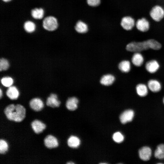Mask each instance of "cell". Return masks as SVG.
<instances>
[{
  "instance_id": "1",
  "label": "cell",
  "mask_w": 164,
  "mask_h": 164,
  "mask_svg": "<svg viewBox=\"0 0 164 164\" xmlns=\"http://www.w3.org/2000/svg\"><path fill=\"white\" fill-rule=\"evenodd\" d=\"M162 47L159 42L154 39H149L141 41H132L127 44L126 50L130 52H140L151 49L159 50Z\"/></svg>"
},
{
  "instance_id": "2",
  "label": "cell",
  "mask_w": 164,
  "mask_h": 164,
  "mask_svg": "<svg viewBox=\"0 0 164 164\" xmlns=\"http://www.w3.org/2000/svg\"><path fill=\"white\" fill-rule=\"evenodd\" d=\"M4 113L9 120L20 122L25 118L26 109L21 104H11L5 107L4 110Z\"/></svg>"
},
{
  "instance_id": "3",
  "label": "cell",
  "mask_w": 164,
  "mask_h": 164,
  "mask_svg": "<svg viewBox=\"0 0 164 164\" xmlns=\"http://www.w3.org/2000/svg\"><path fill=\"white\" fill-rule=\"evenodd\" d=\"M149 15L154 21L159 22L164 18V9L159 5H155L151 9Z\"/></svg>"
},
{
  "instance_id": "4",
  "label": "cell",
  "mask_w": 164,
  "mask_h": 164,
  "mask_svg": "<svg viewBox=\"0 0 164 164\" xmlns=\"http://www.w3.org/2000/svg\"><path fill=\"white\" fill-rule=\"evenodd\" d=\"M136 21L132 16L126 15L121 19L120 24L122 28L126 31H130L135 26Z\"/></svg>"
},
{
  "instance_id": "5",
  "label": "cell",
  "mask_w": 164,
  "mask_h": 164,
  "mask_svg": "<svg viewBox=\"0 0 164 164\" xmlns=\"http://www.w3.org/2000/svg\"><path fill=\"white\" fill-rule=\"evenodd\" d=\"M43 28L48 31H52L56 29L58 27L56 19L54 17L50 16L45 18L43 21Z\"/></svg>"
},
{
  "instance_id": "6",
  "label": "cell",
  "mask_w": 164,
  "mask_h": 164,
  "mask_svg": "<svg viewBox=\"0 0 164 164\" xmlns=\"http://www.w3.org/2000/svg\"><path fill=\"white\" fill-rule=\"evenodd\" d=\"M135 27L138 31L142 32H146L149 29L150 23L146 18L142 17L136 21Z\"/></svg>"
},
{
  "instance_id": "7",
  "label": "cell",
  "mask_w": 164,
  "mask_h": 164,
  "mask_svg": "<svg viewBox=\"0 0 164 164\" xmlns=\"http://www.w3.org/2000/svg\"><path fill=\"white\" fill-rule=\"evenodd\" d=\"M44 144L46 147L49 149L55 148L59 145L57 138L52 135H48L45 138Z\"/></svg>"
},
{
  "instance_id": "8",
  "label": "cell",
  "mask_w": 164,
  "mask_h": 164,
  "mask_svg": "<svg viewBox=\"0 0 164 164\" xmlns=\"http://www.w3.org/2000/svg\"><path fill=\"white\" fill-rule=\"evenodd\" d=\"M160 64L156 60H150L146 63L145 68L146 70L150 73H154L157 72L160 68Z\"/></svg>"
},
{
  "instance_id": "9",
  "label": "cell",
  "mask_w": 164,
  "mask_h": 164,
  "mask_svg": "<svg viewBox=\"0 0 164 164\" xmlns=\"http://www.w3.org/2000/svg\"><path fill=\"white\" fill-rule=\"evenodd\" d=\"M135 113L132 109H128L124 111L120 115L121 122L125 124L132 121L134 116Z\"/></svg>"
},
{
  "instance_id": "10",
  "label": "cell",
  "mask_w": 164,
  "mask_h": 164,
  "mask_svg": "<svg viewBox=\"0 0 164 164\" xmlns=\"http://www.w3.org/2000/svg\"><path fill=\"white\" fill-rule=\"evenodd\" d=\"M29 105L31 109L36 112L41 111L44 107L43 101L39 98H34L31 99Z\"/></svg>"
},
{
  "instance_id": "11",
  "label": "cell",
  "mask_w": 164,
  "mask_h": 164,
  "mask_svg": "<svg viewBox=\"0 0 164 164\" xmlns=\"http://www.w3.org/2000/svg\"><path fill=\"white\" fill-rule=\"evenodd\" d=\"M31 125L34 132L36 134L41 133L46 128V125L38 119H35L32 121Z\"/></svg>"
},
{
  "instance_id": "12",
  "label": "cell",
  "mask_w": 164,
  "mask_h": 164,
  "mask_svg": "<svg viewBox=\"0 0 164 164\" xmlns=\"http://www.w3.org/2000/svg\"><path fill=\"white\" fill-rule=\"evenodd\" d=\"M138 155L140 159L144 161L149 160L152 156V151L149 147L145 146L141 148L138 151Z\"/></svg>"
},
{
  "instance_id": "13",
  "label": "cell",
  "mask_w": 164,
  "mask_h": 164,
  "mask_svg": "<svg viewBox=\"0 0 164 164\" xmlns=\"http://www.w3.org/2000/svg\"><path fill=\"white\" fill-rule=\"evenodd\" d=\"M147 86L149 89L153 93H157L162 89V86L160 82L155 79H151L148 80Z\"/></svg>"
},
{
  "instance_id": "14",
  "label": "cell",
  "mask_w": 164,
  "mask_h": 164,
  "mask_svg": "<svg viewBox=\"0 0 164 164\" xmlns=\"http://www.w3.org/2000/svg\"><path fill=\"white\" fill-rule=\"evenodd\" d=\"M60 103V101L58 99L57 96L55 94H51L46 99V105L53 108L59 107Z\"/></svg>"
},
{
  "instance_id": "15",
  "label": "cell",
  "mask_w": 164,
  "mask_h": 164,
  "mask_svg": "<svg viewBox=\"0 0 164 164\" xmlns=\"http://www.w3.org/2000/svg\"><path fill=\"white\" fill-rule=\"evenodd\" d=\"M131 61L132 63L135 66L140 67L143 64L144 59L140 52H135L132 56Z\"/></svg>"
},
{
  "instance_id": "16",
  "label": "cell",
  "mask_w": 164,
  "mask_h": 164,
  "mask_svg": "<svg viewBox=\"0 0 164 164\" xmlns=\"http://www.w3.org/2000/svg\"><path fill=\"white\" fill-rule=\"evenodd\" d=\"M148 90L147 85L142 83L138 84L135 87L137 94L141 97L146 96L148 93Z\"/></svg>"
},
{
  "instance_id": "17",
  "label": "cell",
  "mask_w": 164,
  "mask_h": 164,
  "mask_svg": "<svg viewBox=\"0 0 164 164\" xmlns=\"http://www.w3.org/2000/svg\"><path fill=\"white\" fill-rule=\"evenodd\" d=\"M7 97L12 100H16L19 96V92L17 88L14 86L9 87L6 92Z\"/></svg>"
},
{
  "instance_id": "18",
  "label": "cell",
  "mask_w": 164,
  "mask_h": 164,
  "mask_svg": "<svg viewBox=\"0 0 164 164\" xmlns=\"http://www.w3.org/2000/svg\"><path fill=\"white\" fill-rule=\"evenodd\" d=\"M78 102V99L76 97H72L69 98L66 102L67 108L70 111H74L77 107Z\"/></svg>"
},
{
  "instance_id": "19",
  "label": "cell",
  "mask_w": 164,
  "mask_h": 164,
  "mask_svg": "<svg viewBox=\"0 0 164 164\" xmlns=\"http://www.w3.org/2000/svg\"><path fill=\"white\" fill-rule=\"evenodd\" d=\"M75 29L78 33H84L87 32L88 27L87 25L85 22L80 20L76 23L75 26Z\"/></svg>"
},
{
  "instance_id": "20",
  "label": "cell",
  "mask_w": 164,
  "mask_h": 164,
  "mask_svg": "<svg viewBox=\"0 0 164 164\" xmlns=\"http://www.w3.org/2000/svg\"><path fill=\"white\" fill-rule=\"evenodd\" d=\"M114 77L112 75L107 74L103 76L100 80V83L104 86L111 85L115 80Z\"/></svg>"
},
{
  "instance_id": "21",
  "label": "cell",
  "mask_w": 164,
  "mask_h": 164,
  "mask_svg": "<svg viewBox=\"0 0 164 164\" xmlns=\"http://www.w3.org/2000/svg\"><path fill=\"white\" fill-rule=\"evenodd\" d=\"M118 68L121 71L125 73L129 72L131 69V64L128 60H123L118 65Z\"/></svg>"
},
{
  "instance_id": "22",
  "label": "cell",
  "mask_w": 164,
  "mask_h": 164,
  "mask_svg": "<svg viewBox=\"0 0 164 164\" xmlns=\"http://www.w3.org/2000/svg\"><path fill=\"white\" fill-rule=\"evenodd\" d=\"M155 158L159 159H164V144L159 145L157 147L154 153Z\"/></svg>"
},
{
  "instance_id": "23",
  "label": "cell",
  "mask_w": 164,
  "mask_h": 164,
  "mask_svg": "<svg viewBox=\"0 0 164 164\" xmlns=\"http://www.w3.org/2000/svg\"><path fill=\"white\" fill-rule=\"evenodd\" d=\"M67 143L68 145L70 147L76 148L80 145V140L77 137L74 136H71L68 139Z\"/></svg>"
},
{
  "instance_id": "24",
  "label": "cell",
  "mask_w": 164,
  "mask_h": 164,
  "mask_svg": "<svg viewBox=\"0 0 164 164\" xmlns=\"http://www.w3.org/2000/svg\"><path fill=\"white\" fill-rule=\"evenodd\" d=\"M31 15L33 18L36 19H40L43 17L44 11L42 8H36L32 10Z\"/></svg>"
},
{
  "instance_id": "25",
  "label": "cell",
  "mask_w": 164,
  "mask_h": 164,
  "mask_svg": "<svg viewBox=\"0 0 164 164\" xmlns=\"http://www.w3.org/2000/svg\"><path fill=\"white\" fill-rule=\"evenodd\" d=\"M9 145L7 142L3 139L0 140V154H4L8 151Z\"/></svg>"
},
{
  "instance_id": "26",
  "label": "cell",
  "mask_w": 164,
  "mask_h": 164,
  "mask_svg": "<svg viewBox=\"0 0 164 164\" xmlns=\"http://www.w3.org/2000/svg\"><path fill=\"white\" fill-rule=\"evenodd\" d=\"M24 28L27 32L31 33L34 31L35 29V25L32 22L28 21L25 23Z\"/></svg>"
},
{
  "instance_id": "27",
  "label": "cell",
  "mask_w": 164,
  "mask_h": 164,
  "mask_svg": "<svg viewBox=\"0 0 164 164\" xmlns=\"http://www.w3.org/2000/svg\"><path fill=\"white\" fill-rule=\"evenodd\" d=\"M1 82L4 86L9 87L13 84V80L12 78L10 77H5L1 79Z\"/></svg>"
},
{
  "instance_id": "28",
  "label": "cell",
  "mask_w": 164,
  "mask_h": 164,
  "mask_svg": "<svg viewBox=\"0 0 164 164\" xmlns=\"http://www.w3.org/2000/svg\"><path fill=\"white\" fill-rule=\"evenodd\" d=\"M113 138L115 142L119 143L123 141L124 137L121 133L119 132H117L113 134Z\"/></svg>"
},
{
  "instance_id": "29",
  "label": "cell",
  "mask_w": 164,
  "mask_h": 164,
  "mask_svg": "<svg viewBox=\"0 0 164 164\" xmlns=\"http://www.w3.org/2000/svg\"><path fill=\"white\" fill-rule=\"evenodd\" d=\"M9 67V63L6 59L1 58L0 60V70L1 71L5 70Z\"/></svg>"
},
{
  "instance_id": "30",
  "label": "cell",
  "mask_w": 164,
  "mask_h": 164,
  "mask_svg": "<svg viewBox=\"0 0 164 164\" xmlns=\"http://www.w3.org/2000/svg\"><path fill=\"white\" fill-rule=\"evenodd\" d=\"M87 4L91 7H96L100 4L101 0H87Z\"/></svg>"
},
{
  "instance_id": "31",
  "label": "cell",
  "mask_w": 164,
  "mask_h": 164,
  "mask_svg": "<svg viewBox=\"0 0 164 164\" xmlns=\"http://www.w3.org/2000/svg\"><path fill=\"white\" fill-rule=\"evenodd\" d=\"M2 96V92L1 89H0V98H1Z\"/></svg>"
},
{
  "instance_id": "32",
  "label": "cell",
  "mask_w": 164,
  "mask_h": 164,
  "mask_svg": "<svg viewBox=\"0 0 164 164\" xmlns=\"http://www.w3.org/2000/svg\"><path fill=\"white\" fill-rule=\"evenodd\" d=\"M67 164H74V163L73 162H67Z\"/></svg>"
},
{
  "instance_id": "33",
  "label": "cell",
  "mask_w": 164,
  "mask_h": 164,
  "mask_svg": "<svg viewBox=\"0 0 164 164\" xmlns=\"http://www.w3.org/2000/svg\"><path fill=\"white\" fill-rule=\"evenodd\" d=\"M4 2H7L10 1L11 0H2Z\"/></svg>"
},
{
  "instance_id": "34",
  "label": "cell",
  "mask_w": 164,
  "mask_h": 164,
  "mask_svg": "<svg viewBox=\"0 0 164 164\" xmlns=\"http://www.w3.org/2000/svg\"><path fill=\"white\" fill-rule=\"evenodd\" d=\"M163 102L164 104V97H163Z\"/></svg>"
}]
</instances>
